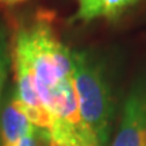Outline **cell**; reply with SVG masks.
Returning a JSON list of instances; mask_svg holds the SVG:
<instances>
[{"instance_id": "6da1fadb", "label": "cell", "mask_w": 146, "mask_h": 146, "mask_svg": "<svg viewBox=\"0 0 146 146\" xmlns=\"http://www.w3.org/2000/svg\"><path fill=\"white\" fill-rule=\"evenodd\" d=\"M10 58L30 68L42 104L53 119L81 125L72 77V50L60 41L49 16L18 26L10 43Z\"/></svg>"}, {"instance_id": "7a4b0ae2", "label": "cell", "mask_w": 146, "mask_h": 146, "mask_svg": "<svg viewBox=\"0 0 146 146\" xmlns=\"http://www.w3.org/2000/svg\"><path fill=\"white\" fill-rule=\"evenodd\" d=\"M72 68L81 122L106 146L111 131L112 98L103 66L89 53L72 50Z\"/></svg>"}, {"instance_id": "3957f363", "label": "cell", "mask_w": 146, "mask_h": 146, "mask_svg": "<svg viewBox=\"0 0 146 146\" xmlns=\"http://www.w3.org/2000/svg\"><path fill=\"white\" fill-rule=\"evenodd\" d=\"M111 146H146V74L134 81L127 94Z\"/></svg>"}, {"instance_id": "277c9868", "label": "cell", "mask_w": 146, "mask_h": 146, "mask_svg": "<svg viewBox=\"0 0 146 146\" xmlns=\"http://www.w3.org/2000/svg\"><path fill=\"white\" fill-rule=\"evenodd\" d=\"M12 94V92H11ZM35 126L26 118L15 102L14 94L7 100L0 116V143L1 146H15L23 137L33 131Z\"/></svg>"}, {"instance_id": "5b68a950", "label": "cell", "mask_w": 146, "mask_h": 146, "mask_svg": "<svg viewBox=\"0 0 146 146\" xmlns=\"http://www.w3.org/2000/svg\"><path fill=\"white\" fill-rule=\"evenodd\" d=\"M73 21L91 22L95 19L116 21L133 8L139 0H77Z\"/></svg>"}, {"instance_id": "8992f818", "label": "cell", "mask_w": 146, "mask_h": 146, "mask_svg": "<svg viewBox=\"0 0 146 146\" xmlns=\"http://www.w3.org/2000/svg\"><path fill=\"white\" fill-rule=\"evenodd\" d=\"M49 143L54 146H102L96 137L81 125H72L65 120L54 119L46 131Z\"/></svg>"}, {"instance_id": "52a82bcc", "label": "cell", "mask_w": 146, "mask_h": 146, "mask_svg": "<svg viewBox=\"0 0 146 146\" xmlns=\"http://www.w3.org/2000/svg\"><path fill=\"white\" fill-rule=\"evenodd\" d=\"M10 61V42L7 39L5 29L0 27V103H1V95L7 80V70H8Z\"/></svg>"}, {"instance_id": "ba28073f", "label": "cell", "mask_w": 146, "mask_h": 146, "mask_svg": "<svg viewBox=\"0 0 146 146\" xmlns=\"http://www.w3.org/2000/svg\"><path fill=\"white\" fill-rule=\"evenodd\" d=\"M45 135H46V133L43 130L38 129V127H34L33 131H30L26 137H23L15 146H39L41 138Z\"/></svg>"}, {"instance_id": "9c48e42d", "label": "cell", "mask_w": 146, "mask_h": 146, "mask_svg": "<svg viewBox=\"0 0 146 146\" xmlns=\"http://www.w3.org/2000/svg\"><path fill=\"white\" fill-rule=\"evenodd\" d=\"M23 1H26V0H0V4L5 5V7H12V5L21 4Z\"/></svg>"}, {"instance_id": "30bf717a", "label": "cell", "mask_w": 146, "mask_h": 146, "mask_svg": "<svg viewBox=\"0 0 146 146\" xmlns=\"http://www.w3.org/2000/svg\"><path fill=\"white\" fill-rule=\"evenodd\" d=\"M49 146H54V145H52V143H49Z\"/></svg>"}]
</instances>
